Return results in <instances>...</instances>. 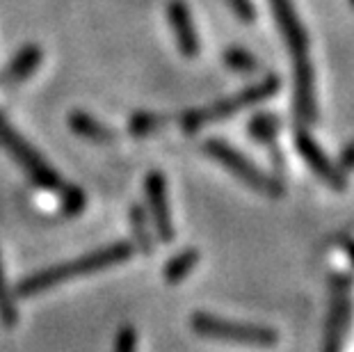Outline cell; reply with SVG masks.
<instances>
[{"mask_svg":"<svg viewBox=\"0 0 354 352\" xmlns=\"http://www.w3.org/2000/svg\"><path fill=\"white\" fill-rule=\"evenodd\" d=\"M131 222H133V234L138 238L140 243V250L149 254L151 252V236L147 234V220H145V211L140 206H133L131 208Z\"/></svg>","mask_w":354,"mask_h":352,"instance_id":"cell-19","label":"cell"},{"mask_svg":"<svg viewBox=\"0 0 354 352\" xmlns=\"http://www.w3.org/2000/svg\"><path fill=\"white\" fill-rule=\"evenodd\" d=\"M197 261H199L197 250H185V252L176 254V257H171L167 261V266H165V279L169 284H178L194 266H197Z\"/></svg>","mask_w":354,"mask_h":352,"instance_id":"cell-13","label":"cell"},{"mask_svg":"<svg viewBox=\"0 0 354 352\" xmlns=\"http://www.w3.org/2000/svg\"><path fill=\"white\" fill-rule=\"evenodd\" d=\"M147 201L149 211H151L156 231L160 236V241L169 243L174 238V224H171V213H169V201H167V183L160 172H149L147 181Z\"/></svg>","mask_w":354,"mask_h":352,"instance_id":"cell-6","label":"cell"},{"mask_svg":"<svg viewBox=\"0 0 354 352\" xmlns=\"http://www.w3.org/2000/svg\"><path fill=\"white\" fill-rule=\"evenodd\" d=\"M192 329L206 339L236 343V346H252V348H272L277 346L279 334L274 329L263 325H245V323H231L213 313H194L190 320Z\"/></svg>","mask_w":354,"mask_h":352,"instance_id":"cell-2","label":"cell"},{"mask_svg":"<svg viewBox=\"0 0 354 352\" xmlns=\"http://www.w3.org/2000/svg\"><path fill=\"white\" fill-rule=\"evenodd\" d=\"M224 62H227L229 69L240 71V73H254L259 69V59H256L252 53H247L245 48H236V46L224 53Z\"/></svg>","mask_w":354,"mask_h":352,"instance_id":"cell-16","label":"cell"},{"mask_svg":"<svg viewBox=\"0 0 354 352\" xmlns=\"http://www.w3.org/2000/svg\"><path fill=\"white\" fill-rule=\"evenodd\" d=\"M135 343H138V336H135L133 327H122L117 334L115 341V352H135Z\"/></svg>","mask_w":354,"mask_h":352,"instance_id":"cell-20","label":"cell"},{"mask_svg":"<svg viewBox=\"0 0 354 352\" xmlns=\"http://www.w3.org/2000/svg\"><path fill=\"white\" fill-rule=\"evenodd\" d=\"M295 145H297V151L299 156L308 163V167H311L315 174H318L322 181L329 183L334 190H343L345 188V176L343 172L336 167L334 163H331L325 151L318 147V142H315L311 136H308L306 131H297L295 136Z\"/></svg>","mask_w":354,"mask_h":352,"instance_id":"cell-7","label":"cell"},{"mask_svg":"<svg viewBox=\"0 0 354 352\" xmlns=\"http://www.w3.org/2000/svg\"><path fill=\"white\" fill-rule=\"evenodd\" d=\"M295 112L306 124L315 122L318 106H315V85H313V69L308 57L295 59Z\"/></svg>","mask_w":354,"mask_h":352,"instance_id":"cell-10","label":"cell"},{"mask_svg":"<svg viewBox=\"0 0 354 352\" xmlns=\"http://www.w3.org/2000/svg\"><path fill=\"white\" fill-rule=\"evenodd\" d=\"M167 122V117L162 115H151V112H135L131 117V122H128V131L133 133V136H149L151 131L160 129V126Z\"/></svg>","mask_w":354,"mask_h":352,"instance_id":"cell-15","label":"cell"},{"mask_svg":"<svg viewBox=\"0 0 354 352\" xmlns=\"http://www.w3.org/2000/svg\"><path fill=\"white\" fill-rule=\"evenodd\" d=\"M17 306H14V299L10 288L5 284V272H3V261H0V320H3L5 327H14L17 325Z\"/></svg>","mask_w":354,"mask_h":352,"instance_id":"cell-17","label":"cell"},{"mask_svg":"<svg viewBox=\"0 0 354 352\" xmlns=\"http://www.w3.org/2000/svg\"><path fill=\"white\" fill-rule=\"evenodd\" d=\"M231 5V10L236 12V17L240 21H254L256 19V10L252 0H227Z\"/></svg>","mask_w":354,"mask_h":352,"instance_id":"cell-21","label":"cell"},{"mask_svg":"<svg viewBox=\"0 0 354 352\" xmlns=\"http://www.w3.org/2000/svg\"><path fill=\"white\" fill-rule=\"evenodd\" d=\"M167 19H169L171 33L176 37L180 53L185 57L197 55L199 53V35H197V28L192 24L190 10H187V5L183 0H171L167 7Z\"/></svg>","mask_w":354,"mask_h":352,"instance_id":"cell-9","label":"cell"},{"mask_svg":"<svg viewBox=\"0 0 354 352\" xmlns=\"http://www.w3.org/2000/svg\"><path fill=\"white\" fill-rule=\"evenodd\" d=\"M350 3H352V5H354V0H350Z\"/></svg>","mask_w":354,"mask_h":352,"instance_id":"cell-23","label":"cell"},{"mask_svg":"<svg viewBox=\"0 0 354 352\" xmlns=\"http://www.w3.org/2000/svg\"><path fill=\"white\" fill-rule=\"evenodd\" d=\"M69 126L76 136L92 140V142H99V145H110V142H115V133H112L108 126H103L101 122H96V119L92 115H87V112H78V110L71 112Z\"/></svg>","mask_w":354,"mask_h":352,"instance_id":"cell-12","label":"cell"},{"mask_svg":"<svg viewBox=\"0 0 354 352\" xmlns=\"http://www.w3.org/2000/svg\"><path fill=\"white\" fill-rule=\"evenodd\" d=\"M279 89V78L277 76H270L259 85H252L243 89L240 94L231 96V99H224L220 103H215V106H208V108H201V110H192L187 112L183 117V126L187 131H197L201 126H206L210 122H222V119L231 117L233 112L243 110V108H250L254 103H261L270 99L272 94H277Z\"/></svg>","mask_w":354,"mask_h":352,"instance_id":"cell-5","label":"cell"},{"mask_svg":"<svg viewBox=\"0 0 354 352\" xmlns=\"http://www.w3.org/2000/svg\"><path fill=\"white\" fill-rule=\"evenodd\" d=\"M343 167L345 169L354 167V142H352L348 149H345V154H343Z\"/></svg>","mask_w":354,"mask_h":352,"instance_id":"cell-22","label":"cell"},{"mask_svg":"<svg viewBox=\"0 0 354 352\" xmlns=\"http://www.w3.org/2000/svg\"><path fill=\"white\" fill-rule=\"evenodd\" d=\"M270 3H272L277 26H279V30H281L283 39L290 46L295 59L308 57V37H306V30L302 26V21H299V17H297L292 0H270Z\"/></svg>","mask_w":354,"mask_h":352,"instance_id":"cell-8","label":"cell"},{"mask_svg":"<svg viewBox=\"0 0 354 352\" xmlns=\"http://www.w3.org/2000/svg\"><path fill=\"white\" fill-rule=\"evenodd\" d=\"M277 131H279V119L274 115H256L250 122V133L259 142H266V145L268 142L272 145Z\"/></svg>","mask_w":354,"mask_h":352,"instance_id":"cell-14","label":"cell"},{"mask_svg":"<svg viewBox=\"0 0 354 352\" xmlns=\"http://www.w3.org/2000/svg\"><path fill=\"white\" fill-rule=\"evenodd\" d=\"M0 147H3L5 151L26 169V174L32 178L37 185L55 190V192L64 188L62 178L57 176V172L19 136V131L3 117V112H0Z\"/></svg>","mask_w":354,"mask_h":352,"instance_id":"cell-3","label":"cell"},{"mask_svg":"<svg viewBox=\"0 0 354 352\" xmlns=\"http://www.w3.org/2000/svg\"><path fill=\"white\" fill-rule=\"evenodd\" d=\"M133 250L135 245L133 243H112L103 250H96L87 257H80L76 261H69V263H59V266H53L48 270H39L35 275L26 277L24 281H19L17 286V293L19 295H35V293H41V290L57 286L71 277H78V275H89V272H96V270H105V268H112V266H119L124 263L126 259L133 257Z\"/></svg>","mask_w":354,"mask_h":352,"instance_id":"cell-1","label":"cell"},{"mask_svg":"<svg viewBox=\"0 0 354 352\" xmlns=\"http://www.w3.org/2000/svg\"><path fill=\"white\" fill-rule=\"evenodd\" d=\"M59 197H62V213L64 215H78L87 204L85 192L73 188V185H64V188L59 190Z\"/></svg>","mask_w":354,"mask_h":352,"instance_id":"cell-18","label":"cell"},{"mask_svg":"<svg viewBox=\"0 0 354 352\" xmlns=\"http://www.w3.org/2000/svg\"><path fill=\"white\" fill-rule=\"evenodd\" d=\"M203 151H206L210 158H215L220 165H224L233 176H238L240 181L247 183L250 188L256 192L266 194V197H283V185L277 181V178L268 176L266 172H261L252 160H247L238 149H233L231 145L222 140H208L203 145Z\"/></svg>","mask_w":354,"mask_h":352,"instance_id":"cell-4","label":"cell"},{"mask_svg":"<svg viewBox=\"0 0 354 352\" xmlns=\"http://www.w3.org/2000/svg\"><path fill=\"white\" fill-rule=\"evenodd\" d=\"M41 64V48L37 46H26L19 50V55L7 64V69L0 73V85H17L24 78L32 76Z\"/></svg>","mask_w":354,"mask_h":352,"instance_id":"cell-11","label":"cell"}]
</instances>
